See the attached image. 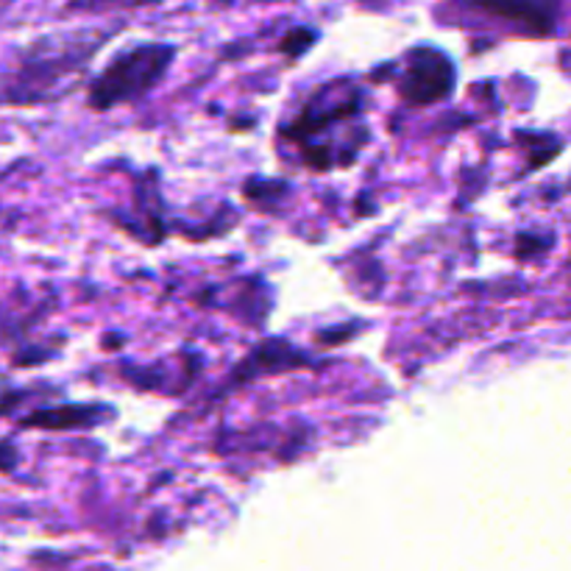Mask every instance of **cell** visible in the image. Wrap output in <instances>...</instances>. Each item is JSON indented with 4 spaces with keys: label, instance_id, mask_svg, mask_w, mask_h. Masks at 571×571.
Segmentation results:
<instances>
[{
    "label": "cell",
    "instance_id": "1",
    "mask_svg": "<svg viewBox=\"0 0 571 571\" xmlns=\"http://www.w3.org/2000/svg\"><path fill=\"white\" fill-rule=\"evenodd\" d=\"M173 59V48L170 45L145 42L139 48L120 53L118 59H112L107 70H104L98 82L89 89L95 109H107L114 104H123L129 98H137L145 89L162 78L165 68Z\"/></svg>",
    "mask_w": 571,
    "mask_h": 571
},
{
    "label": "cell",
    "instance_id": "2",
    "mask_svg": "<svg viewBox=\"0 0 571 571\" xmlns=\"http://www.w3.org/2000/svg\"><path fill=\"white\" fill-rule=\"evenodd\" d=\"M454 82L452 62L433 48H418L410 53L402 93L415 104H433L449 95Z\"/></svg>",
    "mask_w": 571,
    "mask_h": 571
},
{
    "label": "cell",
    "instance_id": "3",
    "mask_svg": "<svg viewBox=\"0 0 571 571\" xmlns=\"http://www.w3.org/2000/svg\"><path fill=\"white\" fill-rule=\"evenodd\" d=\"M32 427H87L93 424V410L62 408L59 413H39L28 418Z\"/></svg>",
    "mask_w": 571,
    "mask_h": 571
}]
</instances>
